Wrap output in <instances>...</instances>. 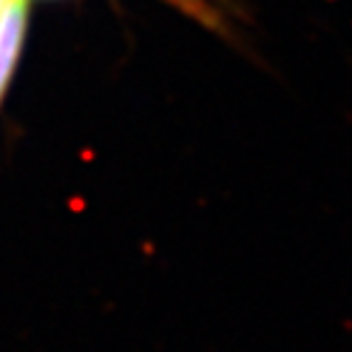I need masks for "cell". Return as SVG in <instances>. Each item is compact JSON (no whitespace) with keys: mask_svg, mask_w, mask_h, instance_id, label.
<instances>
[{"mask_svg":"<svg viewBox=\"0 0 352 352\" xmlns=\"http://www.w3.org/2000/svg\"><path fill=\"white\" fill-rule=\"evenodd\" d=\"M174 3H179V5H193L196 0H174ZM196 5H199V3H196Z\"/></svg>","mask_w":352,"mask_h":352,"instance_id":"7a4b0ae2","label":"cell"},{"mask_svg":"<svg viewBox=\"0 0 352 352\" xmlns=\"http://www.w3.org/2000/svg\"><path fill=\"white\" fill-rule=\"evenodd\" d=\"M5 3H8V0H0V10H3V8H5Z\"/></svg>","mask_w":352,"mask_h":352,"instance_id":"3957f363","label":"cell"},{"mask_svg":"<svg viewBox=\"0 0 352 352\" xmlns=\"http://www.w3.org/2000/svg\"><path fill=\"white\" fill-rule=\"evenodd\" d=\"M27 27V0H8L0 10V98L17 66Z\"/></svg>","mask_w":352,"mask_h":352,"instance_id":"6da1fadb","label":"cell"}]
</instances>
